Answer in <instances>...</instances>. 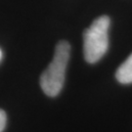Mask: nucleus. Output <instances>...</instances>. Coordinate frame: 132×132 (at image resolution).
<instances>
[{
  "label": "nucleus",
  "instance_id": "f03ea898",
  "mask_svg": "<svg viewBox=\"0 0 132 132\" xmlns=\"http://www.w3.org/2000/svg\"><path fill=\"white\" fill-rule=\"evenodd\" d=\"M111 20L108 16H101L91 24L83 33L84 59L95 64L102 59L109 48V28Z\"/></svg>",
  "mask_w": 132,
  "mask_h": 132
},
{
  "label": "nucleus",
  "instance_id": "f257e3e1",
  "mask_svg": "<svg viewBox=\"0 0 132 132\" xmlns=\"http://www.w3.org/2000/svg\"><path fill=\"white\" fill-rule=\"evenodd\" d=\"M71 56L70 43L62 40L56 45L50 65L40 77V86L49 97H55L61 92L65 82L66 69Z\"/></svg>",
  "mask_w": 132,
  "mask_h": 132
},
{
  "label": "nucleus",
  "instance_id": "39448f33",
  "mask_svg": "<svg viewBox=\"0 0 132 132\" xmlns=\"http://www.w3.org/2000/svg\"><path fill=\"white\" fill-rule=\"evenodd\" d=\"M2 56H3V54H2V51H1V49H0V61H1V59H2Z\"/></svg>",
  "mask_w": 132,
  "mask_h": 132
},
{
  "label": "nucleus",
  "instance_id": "20e7f679",
  "mask_svg": "<svg viewBox=\"0 0 132 132\" xmlns=\"http://www.w3.org/2000/svg\"><path fill=\"white\" fill-rule=\"evenodd\" d=\"M6 122H7V116L3 110L0 109V132L4 130L5 126H6Z\"/></svg>",
  "mask_w": 132,
  "mask_h": 132
},
{
  "label": "nucleus",
  "instance_id": "7ed1b4c3",
  "mask_svg": "<svg viewBox=\"0 0 132 132\" xmlns=\"http://www.w3.org/2000/svg\"><path fill=\"white\" fill-rule=\"evenodd\" d=\"M116 77L121 84L132 83V54L118 69L116 72Z\"/></svg>",
  "mask_w": 132,
  "mask_h": 132
}]
</instances>
